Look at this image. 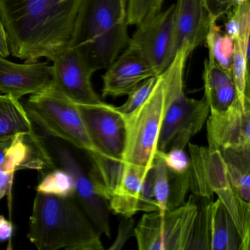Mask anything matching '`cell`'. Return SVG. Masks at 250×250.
Here are the masks:
<instances>
[{"instance_id":"obj_1","label":"cell","mask_w":250,"mask_h":250,"mask_svg":"<svg viewBox=\"0 0 250 250\" xmlns=\"http://www.w3.org/2000/svg\"><path fill=\"white\" fill-rule=\"evenodd\" d=\"M83 0H0L10 53L24 62H53L72 47Z\"/></svg>"},{"instance_id":"obj_2","label":"cell","mask_w":250,"mask_h":250,"mask_svg":"<svg viewBox=\"0 0 250 250\" xmlns=\"http://www.w3.org/2000/svg\"><path fill=\"white\" fill-rule=\"evenodd\" d=\"M101 232L75 195L36 193L27 238L39 250H102Z\"/></svg>"},{"instance_id":"obj_3","label":"cell","mask_w":250,"mask_h":250,"mask_svg":"<svg viewBox=\"0 0 250 250\" xmlns=\"http://www.w3.org/2000/svg\"><path fill=\"white\" fill-rule=\"evenodd\" d=\"M128 0H83L72 47L96 72L107 68L129 43Z\"/></svg>"},{"instance_id":"obj_4","label":"cell","mask_w":250,"mask_h":250,"mask_svg":"<svg viewBox=\"0 0 250 250\" xmlns=\"http://www.w3.org/2000/svg\"><path fill=\"white\" fill-rule=\"evenodd\" d=\"M29 140L46 167L60 168L74 180L76 198L101 234L111 238L108 202L96 188L88 151L43 132L33 124Z\"/></svg>"},{"instance_id":"obj_5","label":"cell","mask_w":250,"mask_h":250,"mask_svg":"<svg viewBox=\"0 0 250 250\" xmlns=\"http://www.w3.org/2000/svg\"><path fill=\"white\" fill-rule=\"evenodd\" d=\"M192 51L188 44L181 46L169 66L162 73L166 106L156 153L185 148L190 139L200 132L208 118L210 108L206 98L191 99L185 93L184 70Z\"/></svg>"},{"instance_id":"obj_6","label":"cell","mask_w":250,"mask_h":250,"mask_svg":"<svg viewBox=\"0 0 250 250\" xmlns=\"http://www.w3.org/2000/svg\"><path fill=\"white\" fill-rule=\"evenodd\" d=\"M188 145L189 189L193 195L212 199L216 194L233 219L242 239L243 250H249L250 203L244 201L229 179L227 165L219 150Z\"/></svg>"},{"instance_id":"obj_7","label":"cell","mask_w":250,"mask_h":250,"mask_svg":"<svg viewBox=\"0 0 250 250\" xmlns=\"http://www.w3.org/2000/svg\"><path fill=\"white\" fill-rule=\"evenodd\" d=\"M165 80L161 74L147 100L128 114H121L125 128L123 162L150 169L157 150L165 114Z\"/></svg>"},{"instance_id":"obj_8","label":"cell","mask_w":250,"mask_h":250,"mask_svg":"<svg viewBox=\"0 0 250 250\" xmlns=\"http://www.w3.org/2000/svg\"><path fill=\"white\" fill-rule=\"evenodd\" d=\"M25 109L33 124L43 132L78 148L95 152L77 104L52 84L31 95Z\"/></svg>"},{"instance_id":"obj_9","label":"cell","mask_w":250,"mask_h":250,"mask_svg":"<svg viewBox=\"0 0 250 250\" xmlns=\"http://www.w3.org/2000/svg\"><path fill=\"white\" fill-rule=\"evenodd\" d=\"M197 203L194 196L178 208L162 215L146 213L134 228V237L140 250H188Z\"/></svg>"},{"instance_id":"obj_10","label":"cell","mask_w":250,"mask_h":250,"mask_svg":"<svg viewBox=\"0 0 250 250\" xmlns=\"http://www.w3.org/2000/svg\"><path fill=\"white\" fill-rule=\"evenodd\" d=\"M175 4L137 26L126 48L140 55L157 76L173 60V24Z\"/></svg>"},{"instance_id":"obj_11","label":"cell","mask_w":250,"mask_h":250,"mask_svg":"<svg viewBox=\"0 0 250 250\" xmlns=\"http://www.w3.org/2000/svg\"><path fill=\"white\" fill-rule=\"evenodd\" d=\"M94 153L118 163L123 162L125 128L122 115L115 106L102 102L98 104H77Z\"/></svg>"},{"instance_id":"obj_12","label":"cell","mask_w":250,"mask_h":250,"mask_svg":"<svg viewBox=\"0 0 250 250\" xmlns=\"http://www.w3.org/2000/svg\"><path fill=\"white\" fill-rule=\"evenodd\" d=\"M93 73L77 49L70 47L53 61L50 84L76 104H98L103 102L93 90Z\"/></svg>"},{"instance_id":"obj_13","label":"cell","mask_w":250,"mask_h":250,"mask_svg":"<svg viewBox=\"0 0 250 250\" xmlns=\"http://www.w3.org/2000/svg\"><path fill=\"white\" fill-rule=\"evenodd\" d=\"M210 150H250V110H244L238 99L223 112H210L207 121Z\"/></svg>"},{"instance_id":"obj_14","label":"cell","mask_w":250,"mask_h":250,"mask_svg":"<svg viewBox=\"0 0 250 250\" xmlns=\"http://www.w3.org/2000/svg\"><path fill=\"white\" fill-rule=\"evenodd\" d=\"M52 81L48 62L16 63L0 56V93L20 100L44 90Z\"/></svg>"},{"instance_id":"obj_15","label":"cell","mask_w":250,"mask_h":250,"mask_svg":"<svg viewBox=\"0 0 250 250\" xmlns=\"http://www.w3.org/2000/svg\"><path fill=\"white\" fill-rule=\"evenodd\" d=\"M213 21L203 0H178L174 17V55L184 44L192 50L203 44Z\"/></svg>"},{"instance_id":"obj_16","label":"cell","mask_w":250,"mask_h":250,"mask_svg":"<svg viewBox=\"0 0 250 250\" xmlns=\"http://www.w3.org/2000/svg\"><path fill=\"white\" fill-rule=\"evenodd\" d=\"M107 68L102 77L103 98L126 96L142 82L158 77L140 55L128 48Z\"/></svg>"},{"instance_id":"obj_17","label":"cell","mask_w":250,"mask_h":250,"mask_svg":"<svg viewBox=\"0 0 250 250\" xmlns=\"http://www.w3.org/2000/svg\"><path fill=\"white\" fill-rule=\"evenodd\" d=\"M149 169L140 165L125 163L121 180L108 200L110 211L124 217H133L138 212L142 186Z\"/></svg>"},{"instance_id":"obj_18","label":"cell","mask_w":250,"mask_h":250,"mask_svg":"<svg viewBox=\"0 0 250 250\" xmlns=\"http://www.w3.org/2000/svg\"><path fill=\"white\" fill-rule=\"evenodd\" d=\"M44 162L39 156L28 137H14L6 160L0 167V200L11 191L16 171L21 169H45Z\"/></svg>"},{"instance_id":"obj_19","label":"cell","mask_w":250,"mask_h":250,"mask_svg":"<svg viewBox=\"0 0 250 250\" xmlns=\"http://www.w3.org/2000/svg\"><path fill=\"white\" fill-rule=\"evenodd\" d=\"M205 96L210 112H223L237 100L236 90L232 74L219 67L213 61H205Z\"/></svg>"},{"instance_id":"obj_20","label":"cell","mask_w":250,"mask_h":250,"mask_svg":"<svg viewBox=\"0 0 250 250\" xmlns=\"http://www.w3.org/2000/svg\"><path fill=\"white\" fill-rule=\"evenodd\" d=\"M210 250H243L236 225L219 199L210 206Z\"/></svg>"},{"instance_id":"obj_21","label":"cell","mask_w":250,"mask_h":250,"mask_svg":"<svg viewBox=\"0 0 250 250\" xmlns=\"http://www.w3.org/2000/svg\"><path fill=\"white\" fill-rule=\"evenodd\" d=\"M33 129V122L20 100L0 94V140L28 136Z\"/></svg>"},{"instance_id":"obj_22","label":"cell","mask_w":250,"mask_h":250,"mask_svg":"<svg viewBox=\"0 0 250 250\" xmlns=\"http://www.w3.org/2000/svg\"><path fill=\"white\" fill-rule=\"evenodd\" d=\"M228 175L240 197L250 203V150H221Z\"/></svg>"},{"instance_id":"obj_23","label":"cell","mask_w":250,"mask_h":250,"mask_svg":"<svg viewBox=\"0 0 250 250\" xmlns=\"http://www.w3.org/2000/svg\"><path fill=\"white\" fill-rule=\"evenodd\" d=\"M205 43L208 49V59L232 74L235 41L221 30L216 21L212 22Z\"/></svg>"},{"instance_id":"obj_24","label":"cell","mask_w":250,"mask_h":250,"mask_svg":"<svg viewBox=\"0 0 250 250\" xmlns=\"http://www.w3.org/2000/svg\"><path fill=\"white\" fill-rule=\"evenodd\" d=\"M197 213L188 250H210V206L212 199L195 197Z\"/></svg>"},{"instance_id":"obj_25","label":"cell","mask_w":250,"mask_h":250,"mask_svg":"<svg viewBox=\"0 0 250 250\" xmlns=\"http://www.w3.org/2000/svg\"><path fill=\"white\" fill-rule=\"evenodd\" d=\"M225 24V33L239 42L244 52L249 53L250 33V3L233 5L228 13Z\"/></svg>"},{"instance_id":"obj_26","label":"cell","mask_w":250,"mask_h":250,"mask_svg":"<svg viewBox=\"0 0 250 250\" xmlns=\"http://www.w3.org/2000/svg\"><path fill=\"white\" fill-rule=\"evenodd\" d=\"M249 54L235 41V52L232 77L236 90L237 99L244 110H250V80L248 71Z\"/></svg>"},{"instance_id":"obj_27","label":"cell","mask_w":250,"mask_h":250,"mask_svg":"<svg viewBox=\"0 0 250 250\" xmlns=\"http://www.w3.org/2000/svg\"><path fill=\"white\" fill-rule=\"evenodd\" d=\"M42 178L36 188L37 192L68 197L75 194L74 180L60 168L42 169Z\"/></svg>"},{"instance_id":"obj_28","label":"cell","mask_w":250,"mask_h":250,"mask_svg":"<svg viewBox=\"0 0 250 250\" xmlns=\"http://www.w3.org/2000/svg\"><path fill=\"white\" fill-rule=\"evenodd\" d=\"M164 0H128L127 23L138 26L162 11Z\"/></svg>"},{"instance_id":"obj_29","label":"cell","mask_w":250,"mask_h":250,"mask_svg":"<svg viewBox=\"0 0 250 250\" xmlns=\"http://www.w3.org/2000/svg\"><path fill=\"white\" fill-rule=\"evenodd\" d=\"M153 191L159 206V212L164 215L167 211L169 197L168 170L163 159L156 156L153 162Z\"/></svg>"},{"instance_id":"obj_30","label":"cell","mask_w":250,"mask_h":250,"mask_svg":"<svg viewBox=\"0 0 250 250\" xmlns=\"http://www.w3.org/2000/svg\"><path fill=\"white\" fill-rule=\"evenodd\" d=\"M168 170L169 178V197L167 210L178 208L185 203L186 195L189 189V172L178 174Z\"/></svg>"},{"instance_id":"obj_31","label":"cell","mask_w":250,"mask_h":250,"mask_svg":"<svg viewBox=\"0 0 250 250\" xmlns=\"http://www.w3.org/2000/svg\"><path fill=\"white\" fill-rule=\"evenodd\" d=\"M158 77H150L137 84L127 96L128 99L122 106L116 107L121 114H128L143 104L150 96Z\"/></svg>"},{"instance_id":"obj_32","label":"cell","mask_w":250,"mask_h":250,"mask_svg":"<svg viewBox=\"0 0 250 250\" xmlns=\"http://www.w3.org/2000/svg\"><path fill=\"white\" fill-rule=\"evenodd\" d=\"M153 175L154 171L153 165L147 171L142 186L138 202V211L150 213L159 210V206L153 191Z\"/></svg>"},{"instance_id":"obj_33","label":"cell","mask_w":250,"mask_h":250,"mask_svg":"<svg viewBox=\"0 0 250 250\" xmlns=\"http://www.w3.org/2000/svg\"><path fill=\"white\" fill-rule=\"evenodd\" d=\"M156 155L163 159L167 168L174 173H184L189 169V157L184 149H172L166 153H156Z\"/></svg>"},{"instance_id":"obj_34","label":"cell","mask_w":250,"mask_h":250,"mask_svg":"<svg viewBox=\"0 0 250 250\" xmlns=\"http://www.w3.org/2000/svg\"><path fill=\"white\" fill-rule=\"evenodd\" d=\"M135 221L132 217H124L118 227V235L112 245L109 247L110 250H119L124 247L126 241L131 237L134 236Z\"/></svg>"},{"instance_id":"obj_35","label":"cell","mask_w":250,"mask_h":250,"mask_svg":"<svg viewBox=\"0 0 250 250\" xmlns=\"http://www.w3.org/2000/svg\"><path fill=\"white\" fill-rule=\"evenodd\" d=\"M203 2L210 18L216 21L227 15L233 7L230 0H203Z\"/></svg>"},{"instance_id":"obj_36","label":"cell","mask_w":250,"mask_h":250,"mask_svg":"<svg viewBox=\"0 0 250 250\" xmlns=\"http://www.w3.org/2000/svg\"><path fill=\"white\" fill-rule=\"evenodd\" d=\"M13 234V225L11 221L0 215V241H6L11 239Z\"/></svg>"},{"instance_id":"obj_37","label":"cell","mask_w":250,"mask_h":250,"mask_svg":"<svg viewBox=\"0 0 250 250\" xmlns=\"http://www.w3.org/2000/svg\"><path fill=\"white\" fill-rule=\"evenodd\" d=\"M10 54L6 31L0 17V56L6 58Z\"/></svg>"},{"instance_id":"obj_38","label":"cell","mask_w":250,"mask_h":250,"mask_svg":"<svg viewBox=\"0 0 250 250\" xmlns=\"http://www.w3.org/2000/svg\"><path fill=\"white\" fill-rule=\"evenodd\" d=\"M14 139L0 140V167L2 166L5 161L6 160L8 150L12 145Z\"/></svg>"},{"instance_id":"obj_39","label":"cell","mask_w":250,"mask_h":250,"mask_svg":"<svg viewBox=\"0 0 250 250\" xmlns=\"http://www.w3.org/2000/svg\"><path fill=\"white\" fill-rule=\"evenodd\" d=\"M230 1L232 2V5H238L244 3V2H249L250 0H230Z\"/></svg>"},{"instance_id":"obj_40","label":"cell","mask_w":250,"mask_h":250,"mask_svg":"<svg viewBox=\"0 0 250 250\" xmlns=\"http://www.w3.org/2000/svg\"><path fill=\"white\" fill-rule=\"evenodd\" d=\"M62 2H68V1H69V0H62Z\"/></svg>"}]
</instances>
